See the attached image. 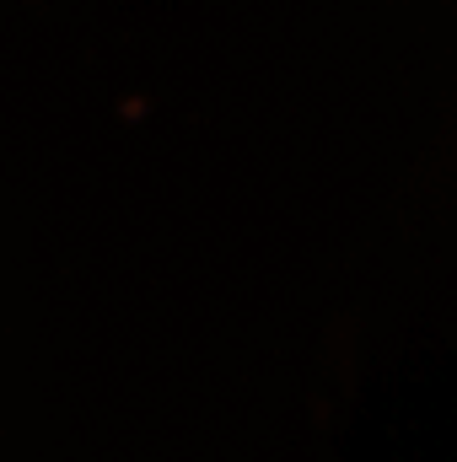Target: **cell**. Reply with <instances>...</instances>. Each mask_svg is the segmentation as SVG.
<instances>
[]
</instances>
